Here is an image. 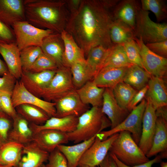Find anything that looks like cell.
Here are the masks:
<instances>
[{"mask_svg": "<svg viewBox=\"0 0 167 167\" xmlns=\"http://www.w3.org/2000/svg\"><path fill=\"white\" fill-rule=\"evenodd\" d=\"M102 0H82L77 11L70 15L65 30L70 33L87 57L99 45L111 48L109 30L114 20L112 12Z\"/></svg>", "mask_w": 167, "mask_h": 167, "instance_id": "6da1fadb", "label": "cell"}, {"mask_svg": "<svg viewBox=\"0 0 167 167\" xmlns=\"http://www.w3.org/2000/svg\"><path fill=\"white\" fill-rule=\"evenodd\" d=\"M26 21L37 28L61 33L70 13L66 0H24Z\"/></svg>", "mask_w": 167, "mask_h": 167, "instance_id": "7a4b0ae2", "label": "cell"}, {"mask_svg": "<svg viewBox=\"0 0 167 167\" xmlns=\"http://www.w3.org/2000/svg\"><path fill=\"white\" fill-rule=\"evenodd\" d=\"M111 126L101 107H92L78 117L75 130L67 133L69 141L76 144L88 140Z\"/></svg>", "mask_w": 167, "mask_h": 167, "instance_id": "3957f363", "label": "cell"}, {"mask_svg": "<svg viewBox=\"0 0 167 167\" xmlns=\"http://www.w3.org/2000/svg\"><path fill=\"white\" fill-rule=\"evenodd\" d=\"M109 152L128 166L144 163L150 160L133 139L129 131H122L112 143Z\"/></svg>", "mask_w": 167, "mask_h": 167, "instance_id": "277c9868", "label": "cell"}, {"mask_svg": "<svg viewBox=\"0 0 167 167\" xmlns=\"http://www.w3.org/2000/svg\"><path fill=\"white\" fill-rule=\"evenodd\" d=\"M149 14L141 8L139 10L134 30L135 37L141 38L145 44L167 40V24L153 22Z\"/></svg>", "mask_w": 167, "mask_h": 167, "instance_id": "5b68a950", "label": "cell"}, {"mask_svg": "<svg viewBox=\"0 0 167 167\" xmlns=\"http://www.w3.org/2000/svg\"><path fill=\"white\" fill-rule=\"evenodd\" d=\"M146 105L147 101L144 98L120 124L109 130L101 131L96 136L101 140H104L115 134L128 131L131 134L133 139L138 145L141 135L142 118Z\"/></svg>", "mask_w": 167, "mask_h": 167, "instance_id": "8992f818", "label": "cell"}, {"mask_svg": "<svg viewBox=\"0 0 167 167\" xmlns=\"http://www.w3.org/2000/svg\"><path fill=\"white\" fill-rule=\"evenodd\" d=\"M15 37V43L20 51L27 47H40L44 39L54 33L49 29L36 27L26 21L15 23L11 26Z\"/></svg>", "mask_w": 167, "mask_h": 167, "instance_id": "52a82bcc", "label": "cell"}, {"mask_svg": "<svg viewBox=\"0 0 167 167\" xmlns=\"http://www.w3.org/2000/svg\"><path fill=\"white\" fill-rule=\"evenodd\" d=\"M74 89L70 68L63 67L58 68L56 71L50 82L43 91L41 98H42L46 101L54 102L63 95Z\"/></svg>", "mask_w": 167, "mask_h": 167, "instance_id": "ba28073f", "label": "cell"}, {"mask_svg": "<svg viewBox=\"0 0 167 167\" xmlns=\"http://www.w3.org/2000/svg\"><path fill=\"white\" fill-rule=\"evenodd\" d=\"M144 69L152 76L163 79L167 72V59L150 50L141 38L134 39Z\"/></svg>", "mask_w": 167, "mask_h": 167, "instance_id": "9c48e42d", "label": "cell"}, {"mask_svg": "<svg viewBox=\"0 0 167 167\" xmlns=\"http://www.w3.org/2000/svg\"><path fill=\"white\" fill-rule=\"evenodd\" d=\"M53 102L56 109L54 117L57 118L69 116L79 117L90 109L88 105L81 101L75 89L63 95Z\"/></svg>", "mask_w": 167, "mask_h": 167, "instance_id": "30bf717a", "label": "cell"}, {"mask_svg": "<svg viewBox=\"0 0 167 167\" xmlns=\"http://www.w3.org/2000/svg\"><path fill=\"white\" fill-rule=\"evenodd\" d=\"M11 99L13 106L15 108L22 104H29L41 108L50 118L55 116V103L45 101L34 95L25 88L19 79L16 81Z\"/></svg>", "mask_w": 167, "mask_h": 167, "instance_id": "8fae6325", "label": "cell"}, {"mask_svg": "<svg viewBox=\"0 0 167 167\" xmlns=\"http://www.w3.org/2000/svg\"><path fill=\"white\" fill-rule=\"evenodd\" d=\"M118 135L119 133L115 134L104 140L96 136L92 144L81 158L78 166L97 167L109 153L112 143Z\"/></svg>", "mask_w": 167, "mask_h": 167, "instance_id": "7c38bea8", "label": "cell"}, {"mask_svg": "<svg viewBox=\"0 0 167 167\" xmlns=\"http://www.w3.org/2000/svg\"><path fill=\"white\" fill-rule=\"evenodd\" d=\"M56 71L46 70L38 73L23 71L19 79L25 88L41 98V94L55 75Z\"/></svg>", "mask_w": 167, "mask_h": 167, "instance_id": "4fadbf2b", "label": "cell"}, {"mask_svg": "<svg viewBox=\"0 0 167 167\" xmlns=\"http://www.w3.org/2000/svg\"><path fill=\"white\" fill-rule=\"evenodd\" d=\"M146 101L147 105L142 118L141 135L138 145L145 155L152 145L157 117L155 109L149 101Z\"/></svg>", "mask_w": 167, "mask_h": 167, "instance_id": "5bb4252c", "label": "cell"}, {"mask_svg": "<svg viewBox=\"0 0 167 167\" xmlns=\"http://www.w3.org/2000/svg\"><path fill=\"white\" fill-rule=\"evenodd\" d=\"M101 109L111 122V129L120 124L130 113L119 105L114 96L112 88H110L105 89Z\"/></svg>", "mask_w": 167, "mask_h": 167, "instance_id": "9a60e30c", "label": "cell"}, {"mask_svg": "<svg viewBox=\"0 0 167 167\" xmlns=\"http://www.w3.org/2000/svg\"><path fill=\"white\" fill-rule=\"evenodd\" d=\"M32 141L49 153L59 145L69 141L67 133L51 129H43L34 133Z\"/></svg>", "mask_w": 167, "mask_h": 167, "instance_id": "2e32d148", "label": "cell"}, {"mask_svg": "<svg viewBox=\"0 0 167 167\" xmlns=\"http://www.w3.org/2000/svg\"><path fill=\"white\" fill-rule=\"evenodd\" d=\"M40 47L43 53L52 60L58 68L65 67L63 63L64 45L61 33L54 32L45 37Z\"/></svg>", "mask_w": 167, "mask_h": 167, "instance_id": "e0dca14e", "label": "cell"}, {"mask_svg": "<svg viewBox=\"0 0 167 167\" xmlns=\"http://www.w3.org/2000/svg\"><path fill=\"white\" fill-rule=\"evenodd\" d=\"M49 154L32 141L24 145L17 167H40L48 161Z\"/></svg>", "mask_w": 167, "mask_h": 167, "instance_id": "ac0fdd59", "label": "cell"}, {"mask_svg": "<svg viewBox=\"0 0 167 167\" xmlns=\"http://www.w3.org/2000/svg\"><path fill=\"white\" fill-rule=\"evenodd\" d=\"M23 0H0V20L11 27L26 21Z\"/></svg>", "mask_w": 167, "mask_h": 167, "instance_id": "d6986e66", "label": "cell"}, {"mask_svg": "<svg viewBox=\"0 0 167 167\" xmlns=\"http://www.w3.org/2000/svg\"><path fill=\"white\" fill-rule=\"evenodd\" d=\"M0 54L3 58L8 72L17 80L20 79L23 73L20 50L15 42L0 43Z\"/></svg>", "mask_w": 167, "mask_h": 167, "instance_id": "ffe728a7", "label": "cell"}, {"mask_svg": "<svg viewBox=\"0 0 167 167\" xmlns=\"http://www.w3.org/2000/svg\"><path fill=\"white\" fill-rule=\"evenodd\" d=\"M141 8V5L137 0L119 1L112 12L113 19L123 22L134 30L136 18Z\"/></svg>", "mask_w": 167, "mask_h": 167, "instance_id": "44dd1931", "label": "cell"}, {"mask_svg": "<svg viewBox=\"0 0 167 167\" xmlns=\"http://www.w3.org/2000/svg\"><path fill=\"white\" fill-rule=\"evenodd\" d=\"M147 85L145 100L151 103L155 110L167 106V89L164 79L151 76Z\"/></svg>", "mask_w": 167, "mask_h": 167, "instance_id": "7402d4cb", "label": "cell"}, {"mask_svg": "<svg viewBox=\"0 0 167 167\" xmlns=\"http://www.w3.org/2000/svg\"><path fill=\"white\" fill-rule=\"evenodd\" d=\"M129 66L102 68L95 75L92 80L99 87L112 88L123 81Z\"/></svg>", "mask_w": 167, "mask_h": 167, "instance_id": "603a6c76", "label": "cell"}, {"mask_svg": "<svg viewBox=\"0 0 167 167\" xmlns=\"http://www.w3.org/2000/svg\"><path fill=\"white\" fill-rule=\"evenodd\" d=\"M61 34L64 45L63 57L64 66L70 68L76 63L85 62L84 53L72 36L65 30Z\"/></svg>", "mask_w": 167, "mask_h": 167, "instance_id": "cb8c5ba5", "label": "cell"}, {"mask_svg": "<svg viewBox=\"0 0 167 167\" xmlns=\"http://www.w3.org/2000/svg\"><path fill=\"white\" fill-rule=\"evenodd\" d=\"M78 121V117L74 116L62 118L53 117L42 125L29 123V125L33 133L45 129L55 130L68 133L75 130Z\"/></svg>", "mask_w": 167, "mask_h": 167, "instance_id": "d4e9b609", "label": "cell"}, {"mask_svg": "<svg viewBox=\"0 0 167 167\" xmlns=\"http://www.w3.org/2000/svg\"><path fill=\"white\" fill-rule=\"evenodd\" d=\"M13 124L8 135V141L25 145L32 141L33 133L29 123L18 114L12 118Z\"/></svg>", "mask_w": 167, "mask_h": 167, "instance_id": "484cf974", "label": "cell"}, {"mask_svg": "<svg viewBox=\"0 0 167 167\" xmlns=\"http://www.w3.org/2000/svg\"><path fill=\"white\" fill-rule=\"evenodd\" d=\"M96 136L74 145L62 144L58 146L57 148L65 157L68 167H77L81 158L92 144Z\"/></svg>", "mask_w": 167, "mask_h": 167, "instance_id": "4316f807", "label": "cell"}, {"mask_svg": "<svg viewBox=\"0 0 167 167\" xmlns=\"http://www.w3.org/2000/svg\"><path fill=\"white\" fill-rule=\"evenodd\" d=\"M165 151H167V119L157 117L152 145L146 155L149 158Z\"/></svg>", "mask_w": 167, "mask_h": 167, "instance_id": "83f0119b", "label": "cell"}, {"mask_svg": "<svg viewBox=\"0 0 167 167\" xmlns=\"http://www.w3.org/2000/svg\"><path fill=\"white\" fill-rule=\"evenodd\" d=\"M105 89L98 87L91 80L76 91L83 103L91 105L92 107H101Z\"/></svg>", "mask_w": 167, "mask_h": 167, "instance_id": "f1b7e54d", "label": "cell"}, {"mask_svg": "<svg viewBox=\"0 0 167 167\" xmlns=\"http://www.w3.org/2000/svg\"><path fill=\"white\" fill-rule=\"evenodd\" d=\"M151 76L144 69L133 64L128 67L123 81L138 91L147 85Z\"/></svg>", "mask_w": 167, "mask_h": 167, "instance_id": "f546056e", "label": "cell"}, {"mask_svg": "<svg viewBox=\"0 0 167 167\" xmlns=\"http://www.w3.org/2000/svg\"><path fill=\"white\" fill-rule=\"evenodd\" d=\"M24 145L8 141L0 147V165L17 167Z\"/></svg>", "mask_w": 167, "mask_h": 167, "instance_id": "4dcf8cb0", "label": "cell"}, {"mask_svg": "<svg viewBox=\"0 0 167 167\" xmlns=\"http://www.w3.org/2000/svg\"><path fill=\"white\" fill-rule=\"evenodd\" d=\"M109 36L113 44L122 45L135 37L134 30L128 25L118 19L113 20L110 26Z\"/></svg>", "mask_w": 167, "mask_h": 167, "instance_id": "1f68e13d", "label": "cell"}, {"mask_svg": "<svg viewBox=\"0 0 167 167\" xmlns=\"http://www.w3.org/2000/svg\"><path fill=\"white\" fill-rule=\"evenodd\" d=\"M15 109L17 113L23 117L29 123L42 125L50 118L43 110L33 105L22 104L17 106Z\"/></svg>", "mask_w": 167, "mask_h": 167, "instance_id": "d6a6232c", "label": "cell"}, {"mask_svg": "<svg viewBox=\"0 0 167 167\" xmlns=\"http://www.w3.org/2000/svg\"><path fill=\"white\" fill-rule=\"evenodd\" d=\"M111 47L106 48L101 45L97 46L92 49L88 53L85 64L93 78L101 70Z\"/></svg>", "mask_w": 167, "mask_h": 167, "instance_id": "836d02e7", "label": "cell"}, {"mask_svg": "<svg viewBox=\"0 0 167 167\" xmlns=\"http://www.w3.org/2000/svg\"><path fill=\"white\" fill-rule=\"evenodd\" d=\"M132 65L128 60L123 45L113 44L101 70L106 67H127Z\"/></svg>", "mask_w": 167, "mask_h": 167, "instance_id": "e575fe53", "label": "cell"}, {"mask_svg": "<svg viewBox=\"0 0 167 167\" xmlns=\"http://www.w3.org/2000/svg\"><path fill=\"white\" fill-rule=\"evenodd\" d=\"M112 90L118 104L122 108L127 110L131 101L138 91L123 81L118 84L112 88Z\"/></svg>", "mask_w": 167, "mask_h": 167, "instance_id": "d590c367", "label": "cell"}, {"mask_svg": "<svg viewBox=\"0 0 167 167\" xmlns=\"http://www.w3.org/2000/svg\"><path fill=\"white\" fill-rule=\"evenodd\" d=\"M85 62L76 63L70 68L73 84L76 90L93 79L86 67Z\"/></svg>", "mask_w": 167, "mask_h": 167, "instance_id": "8d00e7d4", "label": "cell"}, {"mask_svg": "<svg viewBox=\"0 0 167 167\" xmlns=\"http://www.w3.org/2000/svg\"><path fill=\"white\" fill-rule=\"evenodd\" d=\"M141 9L145 11H150L155 15L158 22L167 18V8L166 2L163 0H141Z\"/></svg>", "mask_w": 167, "mask_h": 167, "instance_id": "74e56055", "label": "cell"}, {"mask_svg": "<svg viewBox=\"0 0 167 167\" xmlns=\"http://www.w3.org/2000/svg\"><path fill=\"white\" fill-rule=\"evenodd\" d=\"M43 52L40 46H32L20 51V57L23 71H27Z\"/></svg>", "mask_w": 167, "mask_h": 167, "instance_id": "f35d334b", "label": "cell"}, {"mask_svg": "<svg viewBox=\"0 0 167 167\" xmlns=\"http://www.w3.org/2000/svg\"><path fill=\"white\" fill-rule=\"evenodd\" d=\"M58 69L55 63L43 53L26 71L38 73L46 70L57 71Z\"/></svg>", "mask_w": 167, "mask_h": 167, "instance_id": "ab89813d", "label": "cell"}, {"mask_svg": "<svg viewBox=\"0 0 167 167\" xmlns=\"http://www.w3.org/2000/svg\"><path fill=\"white\" fill-rule=\"evenodd\" d=\"M122 45L129 62L131 64L137 65L144 69L138 47L134 39L130 40Z\"/></svg>", "mask_w": 167, "mask_h": 167, "instance_id": "60d3db41", "label": "cell"}, {"mask_svg": "<svg viewBox=\"0 0 167 167\" xmlns=\"http://www.w3.org/2000/svg\"><path fill=\"white\" fill-rule=\"evenodd\" d=\"M12 124V118L0 110V147L8 141V135Z\"/></svg>", "mask_w": 167, "mask_h": 167, "instance_id": "b9f144b4", "label": "cell"}, {"mask_svg": "<svg viewBox=\"0 0 167 167\" xmlns=\"http://www.w3.org/2000/svg\"><path fill=\"white\" fill-rule=\"evenodd\" d=\"M45 167H68L67 161L63 154L56 148L49 153Z\"/></svg>", "mask_w": 167, "mask_h": 167, "instance_id": "7bdbcfd3", "label": "cell"}, {"mask_svg": "<svg viewBox=\"0 0 167 167\" xmlns=\"http://www.w3.org/2000/svg\"><path fill=\"white\" fill-rule=\"evenodd\" d=\"M0 94L1 110L12 118L17 114V113L12 104V94L2 93Z\"/></svg>", "mask_w": 167, "mask_h": 167, "instance_id": "ee69618b", "label": "cell"}, {"mask_svg": "<svg viewBox=\"0 0 167 167\" xmlns=\"http://www.w3.org/2000/svg\"><path fill=\"white\" fill-rule=\"evenodd\" d=\"M17 80L9 72L0 76V93L12 94Z\"/></svg>", "mask_w": 167, "mask_h": 167, "instance_id": "f6af8a7d", "label": "cell"}, {"mask_svg": "<svg viewBox=\"0 0 167 167\" xmlns=\"http://www.w3.org/2000/svg\"><path fill=\"white\" fill-rule=\"evenodd\" d=\"M15 41L13 28L0 20V43H11Z\"/></svg>", "mask_w": 167, "mask_h": 167, "instance_id": "bcb514c9", "label": "cell"}, {"mask_svg": "<svg viewBox=\"0 0 167 167\" xmlns=\"http://www.w3.org/2000/svg\"><path fill=\"white\" fill-rule=\"evenodd\" d=\"M151 51L161 56H167V40L155 42L145 44Z\"/></svg>", "mask_w": 167, "mask_h": 167, "instance_id": "7dc6e473", "label": "cell"}, {"mask_svg": "<svg viewBox=\"0 0 167 167\" xmlns=\"http://www.w3.org/2000/svg\"><path fill=\"white\" fill-rule=\"evenodd\" d=\"M111 157L114 160L117 167H152V165L155 163H158L161 161L163 158L160 154L157 156L153 159L149 160L147 162L142 164L134 166H128L119 161L115 156L112 153L109 152Z\"/></svg>", "mask_w": 167, "mask_h": 167, "instance_id": "c3c4849f", "label": "cell"}, {"mask_svg": "<svg viewBox=\"0 0 167 167\" xmlns=\"http://www.w3.org/2000/svg\"><path fill=\"white\" fill-rule=\"evenodd\" d=\"M148 88L147 85L141 89L137 91L131 101L128 107V110L130 112L139 102L145 97Z\"/></svg>", "mask_w": 167, "mask_h": 167, "instance_id": "681fc988", "label": "cell"}, {"mask_svg": "<svg viewBox=\"0 0 167 167\" xmlns=\"http://www.w3.org/2000/svg\"><path fill=\"white\" fill-rule=\"evenodd\" d=\"M82 0H66L70 15L76 12L78 10Z\"/></svg>", "mask_w": 167, "mask_h": 167, "instance_id": "f907efd6", "label": "cell"}, {"mask_svg": "<svg viewBox=\"0 0 167 167\" xmlns=\"http://www.w3.org/2000/svg\"><path fill=\"white\" fill-rule=\"evenodd\" d=\"M98 167H117L116 165L109 152Z\"/></svg>", "mask_w": 167, "mask_h": 167, "instance_id": "816d5d0a", "label": "cell"}, {"mask_svg": "<svg viewBox=\"0 0 167 167\" xmlns=\"http://www.w3.org/2000/svg\"><path fill=\"white\" fill-rule=\"evenodd\" d=\"M8 72V69L6 63L0 58V76H2Z\"/></svg>", "mask_w": 167, "mask_h": 167, "instance_id": "f5cc1de1", "label": "cell"}, {"mask_svg": "<svg viewBox=\"0 0 167 167\" xmlns=\"http://www.w3.org/2000/svg\"><path fill=\"white\" fill-rule=\"evenodd\" d=\"M160 167H167V162L161 161Z\"/></svg>", "mask_w": 167, "mask_h": 167, "instance_id": "db71d44e", "label": "cell"}, {"mask_svg": "<svg viewBox=\"0 0 167 167\" xmlns=\"http://www.w3.org/2000/svg\"><path fill=\"white\" fill-rule=\"evenodd\" d=\"M0 167H13L11 166V165H0Z\"/></svg>", "mask_w": 167, "mask_h": 167, "instance_id": "11a10c76", "label": "cell"}, {"mask_svg": "<svg viewBox=\"0 0 167 167\" xmlns=\"http://www.w3.org/2000/svg\"><path fill=\"white\" fill-rule=\"evenodd\" d=\"M77 167H97V166L96 167H89V166H78Z\"/></svg>", "mask_w": 167, "mask_h": 167, "instance_id": "9f6ffc18", "label": "cell"}, {"mask_svg": "<svg viewBox=\"0 0 167 167\" xmlns=\"http://www.w3.org/2000/svg\"><path fill=\"white\" fill-rule=\"evenodd\" d=\"M1 94H0V110H1Z\"/></svg>", "mask_w": 167, "mask_h": 167, "instance_id": "6f0895ef", "label": "cell"}, {"mask_svg": "<svg viewBox=\"0 0 167 167\" xmlns=\"http://www.w3.org/2000/svg\"><path fill=\"white\" fill-rule=\"evenodd\" d=\"M40 167H45V165L44 164L41 165Z\"/></svg>", "mask_w": 167, "mask_h": 167, "instance_id": "680465c9", "label": "cell"}]
</instances>
